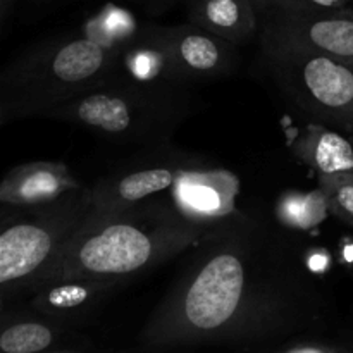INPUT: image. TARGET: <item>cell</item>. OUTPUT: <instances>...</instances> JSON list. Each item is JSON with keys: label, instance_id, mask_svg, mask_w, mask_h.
I'll return each instance as SVG.
<instances>
[{"label": "cell", "instance_id": "obj_22", "mask_svg": "<svg viewBox=\"0 0 353 353\" xmlns=\"http://www.w3.org/2000/svg\"><path fill=\"white\" fill-rule=\"evenodd\" d=\"M41 353H83V352L72 350V348H52V350L41 352Z\"/></svg>", "mask_w": 353, "mask_h": 353}, {"label": "cell", "instance_id": "obj_15", "mask_svg": "<svg viewBox=\"0 0 353 353\" xmlns=\"http://www.w3.org/2000/svg\"><path fill=\"white\" fill-rule=\"evenodd\" d=\"M190 17L192 23L236 47L254 38L259 31L254 0H196L190 9Z\"/></svg>", "mask_w": 353, "mask_h": 353}, {"label": "cell", "instance_id": "obj_7", "mask_svg": "<svg viewBox=\"0 0 353 353\" xmlns=\"http://www.w3.org/2000/svg\"><path fill=\"white\" fill-rule=\"evenodd\" d=\"M259 34L323 52L353 68V10L327 9L307 0H254Z\"/></svg>", "mask_w": 353, "mask_h": 353}, {"label": "cell", "instance_id": "obj_13", "mask_svg": "<svg viewBox=\"0 0 353 353\" xmlns=\"http://www.w3.org/2000/svg\"><path fill=\"white\" fill-rule=\"evenodd\" d=\"M124 285L117 279H62L34 290L30 307L33 312L62 324L81 321Z\"/></svg>", "mask_w": 353, "mask_h": 353}, {"label": "cell", "instance_id": "obj_18", "mask_svg": "<svg viewBox=\"0 0 353 353\" xmlns=\"http://www.w3.org/2000/svg\"><path fill=\"white\" fill-rule=\"evenodd\" d=\"M317 188L326 195L330 214L353 228V172L317 176Z\"/></svg>", "mask_w": 353, "mask_h": 353}, {"label": "cell", "instance_id": "obj_5", "mask_svg": "<svg viewBox=\"0 0 353 353\" xmlns=\"http://www.w3.org/2000/svg\"><path fill=\"white\" fill-rule=\"evenodd\" d=\"M93 210L92 190L86 185L45 205L24 209L3 205L0 231L3 307L12 296L31 292Z\"/></svg>", "mask_w": 353, "mask_h": 353}, {"label": "cell", "instance_id": "obj_20", "mask_svg": "<svg viewBox=\"0 0 353 353\" xmlns=\"http://www.w3.org/2000/svg\"><path fill=\"white\" fill-rule=\"evenodd\" d=\"M17 0H0V28H6L9 23V17L16 7Z\"/></svg>", "mask_w": 353, "mask_h": 353}, {"label": "cell", "instance_id": "obj_14", "mask_svg": "<svg viewBox=\"0 0 353 353\" xmlns=\"http://www.w3.org/2000/svg\"><path fill=\"white\" fill-rule=\"evenodd\" d=\"M288 150L317 176L353 172V143L323 123H307L293 130Z\"/></svg>", "mask_w": 353, "mask_h": 353}, {"label": "cell", "instance_id": "obj_10", "mask_svg": "<svg viewBox=\"0 0 353 353\" xmlns=\"http://www.w3.org/2000/svg\"><path fill=\"white\" fill-rule=\"evenodd\" d=\"M169 52L185 83L210 81L230 74L236 61V45L195 23L165 28Z\"/></svg>", "mask_w": 353, "mask_h": 353}, {"label": "cell", "instance_id": "obj_19", "mask_svg": "<svg viewBox=\"0 0 353 353\" xmlns=\"http://www.w3.org/2000/svg\"><path fill=\"white\" fill-rule=\"evenodd\" d=\"M269 353H353L348 348L334 347V345H324V343H295L283 347L279 350L269 352Z\"/></svg>", "mask_w": 353, "mask_h": 353}, {"label": "cell", "instance_id": "obj_9", "mask_svg": "<svg viewBox=\"0 0 353 353\" xmlns=\"http://www.w3.org/2000/svg\"><path fill=\"white\" fill-rule=\"evenodd\" d=\"M172 205L188 219L223 224L245 216L236 209L238 181L234 174L202 168L192 162L172 188Z\"/></svg>", "mask_w": 353, "mask_h": 353}, {"label": "cell", "instance_id": "obj_17", "mask_svg": "<svg viewBox=\"0 0 353 353\" xmlns=\"http://www.w3.org/2000/svg\"><path fill=\"white\" fill-rule=\"evenodd\" d=\"M330 214L326 195L317 188L312 193L290 192L279 200L278 219L295 230H309Z\"/></svg>", "mask_w": 353, "mask_h": 353}, {"label": "cell", "instance_id": "obj_12", "mask_svg": "<svg viewBox=\"0 0 353 353\" xmlns=\"http://www.w3.org/2000/svg\"><path fill=\"white\" fill-rule=\"evenodd\" d=\"M83 186L62 162L33 161L14 165L0 183V202L6 207H37L61 199Z\"/></svg>", "mask_w": 353, "mask_h": 353}, {"label": "cell", "instance_id": "obj_11", "mask_svg": "<svg viewBox=\"0 0 353 353\" xmlns=\"http://www.w3.org/2000/svg\"><path fill=\"white\" fill-rule=\"evenodd\" d=\"M114 79L148 88H188L172 64L165 28L161 26L140 30L124 45Z\"/></svg>", "mask_w": 353, "mask_h": 353}, {"label": "cell", "instance_id": "obj_23", "mask_svg": "<svg viewBox=\"0 0 353 353\" xmlns=\"http://www.w3.org/2000/svg\"><path fill=\"white\" fill-rule=\"evenodd\" d=\"M37 3H45V2H55V0H34Z\"/></svg>", "mask_w": 353, "mask_h": 353}, {"label": "cell", "instance_id": "obj_4", "mask_svg": "<svg viewBox=\"0 0 353 353\" xmlns=\"http://www.w3.org/2000/svg\"><path fill=\"white\" fill-rule=\"evenodd\" d=\"M195 103L188 88H148L110 79L55 109L41 119L74 124L117 143L164 145Z\"/></svg>", "mask_w": 353, "mask_h": 353}, {"label": "cell", "instance_id": "obj_8", "mask_svg": "<svg viewBox=\"0 0 353 353\" xmlns=\"http://www.w3.org/2000/svg\"><path fill=\"white\" fill-rule=\"evenodd\" d=\"M192 162L181 159H165L161 162H143L137 168L114 172L93 185L92 199L95 212H119L141 203L159 200L161 193L172 192Z\"/></svg>", "mask_w": 353, "mask_h": 353}, {"label": "cell", "instance_id": "obj_16", "mask_svg": "<svg viewBox=\"0 0 353 353\" xmlns=\"http://www.w3.org/2000/svg\"><path fill=\"white\" fill-rule=\"evenodd\" d=\"M64 333V324L50 317L31 314H3L0 331L2 353H41L52 350Z\"/></svg>", "mask_w": 353, "mask_h": 353}, {"label": "cell", "instance_id": "obj_21", "mask_svg": "<svg viewBox=\"0 0 353 353\" xmlns=\"http://www.w3.org/2000/svg\"><path fill=\"white\" fill-rule=\"evenodd\" d=\"M307 2H312L321 7H327V9H345L350 0H307Z\"/></svg>", "mask_w": 353, "mask_h": 353}, {"label": "cell", "instance_id": "obj_6", "mask_svg": "<svg viewBox=\"0 0 353 353\" xmlns=\"http://www.w3.org/2000/svg\"><path fill=\"white\" fill-rule=\"evenodd\" d=\"M265 71L300 110L353 137V68L309 47L259 34Z\"/></svg>", "mask_w": 353, "mask_h": 353}, {"label": "cell", "instance_id": "obj_3", "mask_svg": "<svg viewBox=\"0 0 353 353\" xmlns=\"http://www.w3.org/2000/svg\"><path fill=\"white\" fill-rule=\"evenodd\" d=\"M97 34L31 45L0 74V124L48 110L114 79L123 47Z\"/></svg>", "mask_w": 353, "mask_h": 353}, {"label": "cell", "instance_id": "obj_2", "mask_svg": "<svg viewBox=\"0 0 353 353\" xmlns=\"http://www.w3.org/2000/svg\"><path fill=\"white\" fill-rule=\"evenodd\" d=\"M224 224L188 219L162 199L119 212L93 210L50 268L37 279L31 293L62 279L128 283L210 240Z\"/></svg>", "mask_w": 353, "mask_h": 353}, {"label": "cell", "instance_id": "obj_1", "mask_svg": "<svg viewBox=\"0 0 353 353\" xmlns=\"http://www.w3.org/2000/svg\"><path fill=\"white\" fill-rule=\"evenodd\" d=\"M331 307L292 247L248 216L196 247L148 316V348L252 345L324 327Z\"/></svg>", "mask_w": 353, "mask_h": 353}]
</instances>
